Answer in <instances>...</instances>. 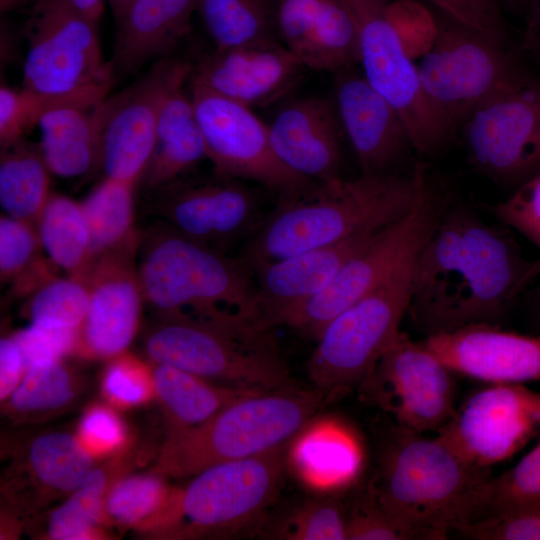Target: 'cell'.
<instances>
[{
    "instance_id": "obj_57",
    "label": "cell",
    "mask_w": 540,
    "mask_h": 540,
    "mask_svg": "<svg viewBox=\"0 0 540 540\" xmlns=\"http://www.w3.org/2000/svg\"><path fill=\"white\" fill-rule=\"evenodd\" d=\"M273 2H275L276 0H272Z\"/></svg>"
},
{
    "instance_id": "obj_4",
    "label": "cell",
    "mask_w": 540,
    "mask_h": 540,
    "mask_svg": "<svg viewBox=\"0 0 540 540\" xmlns=\"http://www.w3.org/2000/svg\"><path fill=\"white\" fill-rule=\"evenodd\" d=\"M137 274L160 318L215 319L237 313L260 322L254 273L233 258L158 226L140 241Z\"/></svg>"
},
{
    "instance_id": "obj_29",
    "label": "cell",
    "mask_w": 540,
    "mask_h": 540,
    "mask_svg": "<svg viewBox=\"0 0 540 540\" xmlns=\"http://www.w3.org/2000/svg\"><path fill=\"white\" fill-rule=\"evenodd\" d=\"M295 439L291 463L308 484L318 488L341 486L358 473L362 461L359 443L341 425L322 422L306 426Z\"/></svg>"
},
{
    "instance_id": "obj_42",
    "label": "cell",
    "mask_w": 540,
    "mask_h": 540,
    "mask_svg": "<svg viewBox=\"0 0 540 540\" xmlns=\"http://www.w3.org/2000/svg\"><path fill=\"white\" fill-rule=\"evenodd\" d=\"M346 521L336 501H309L294 511L277 535L290 540H345Z\"/></svg>"
},
{
    "instance_id": "obj_37",
    "label": "cell",
    "mask_w": 540,
    "mask_h": 540,
    "mask_svg": "<svg viewBox=\"0 0 540 540\" xmlns=\"http://www.w3.org/2000/svg\"><path fill=\"white\" fill-rule=\"evenodd\" d=\"M76 394V378L62 359L43 360L27 367L5 401L12 416H44L67 407Z\"/></svg>"
},
{
    "instance_id": "obj_46",
    "label": "cell",
    "mask_w": 540,
    "mask_h": 540,
    "mask_svg": "<svg viewBox=\"0 0 540 540\" xmlns=\"http://www.w3.org/2000/svg\"><path fill=\"white\" fill-rule=\"evenodd\" d=\"M77 437L93 457H98L124 448L126 428L113 409L95 405L81 418Z\"/></svg>"
},
{
    "instance_id": "obj_32",
    "label": "cell",
    "mask_w": 540,
    "mask_h": 540,
    "mask_svg": "<svg viewBox=\"0 0 540 540\" xmlns=\"http://www.w3.org/2000/svg\"><path fill=\"white\" fill-rule=\"evenodd\" d=\"M42 253L68 276L82 279L91 265V241L81 203L51 194L35 223Z\"/></svg>"
},
{
    "instance_id": "obj_39",
    "label": "cell",
    "mask_w": 540,
    "mask_h": 540,
    "mask_svg": "<svg viewBox=\"0 0 540 540\" xmlns=\"http://www.w3.org/2000/svg\"><path fill=\"white\" fill-rule=\"evenodd\" d=\"M88 306L89 288L84 280L53 276L31 294L27 314L31 324L80 330Z\"/></svg>"
},
{
    "instance_id": "obj_14",
    "label": "cell",
    "mask_w": 540,
    "mask_h": 540,
    "mask_svg": "<svg viewBox=\"0 0 540 540\" xmlns=\"http://www.w3.org/2000/svg\"><path fill=\"white\" fill-rule=\"evenodd\" d=\"M453 374L423 341L400 331L361 386L399 426L438 432L456 412Z\"/></svg>"
},
{
    "instance_id": "obj_41",
    "label": "cell",
    "mask_w": 540,
    "mask_h": 540,
    "mask_svg": "<svg viewBox=\"0 0 540 540\" xmlns=\"http://www.w3.org/2000/svg\"><path fill=\"white\" fill-rule=\"evenodd\" d=\"M538 508H540V443L515 466L492 478L482 518L509 510Z\"/></svg>"
},
{
    "instance_id": "obj_28",
    "label": "cell",
    "mask_w": 540,
    "mask_h": 540,
    "mask_svg": "<svg viewBox=\"0 0 540 540\" xmlns=\"http://www.w3.org/2000/svg\"><path fill=\"white\" fill-rule=\"evenodd\" d=\"M111 108L108 96L96 105H64L39 119V149L51 174L73 178L100 164L104 126Z\"/></svg>"
},
{
    "instance_id": "obj_20",
    "label": "cell",
    "mask_w": 540,
    "mask_h": 540,
    "mask_svg": "<svg viewBox=\"0 0 540 540\" xmlns=\"http://www.w3.org/2000/svg\"><path fill=\"white\" fill-rule=\"evenodd\" d=\"M305 67L279 40L215 49L193 66L190 81L247 107L288 94Z\"/></svg>"
},
{
    "instance_id": "obj_7",
    "label": "cell",
    "mask_w": 540,
    "mask_h": 540,
    "mask_svg": "<svg viewBox=\"0 0 540 540\" xmlns=\"http://www.w3.org/2000/svg\"><path fill=\"white\" fill-rule=\"evenodd\" d=\"M415 256L336 315L317 338L307 371L327 399L361 385L398 336L409 306Z\"/></svg>"
},
{
    "instance_id": "obj_43",
    "label": "cell",
    "mask_w": 540,
    "mask_h": 540,
    "mask_svg": "<svg viewBox=\"0 0 540 540\" xmlns=\"http://www.w3.org/2000/svg\"><path fill=\"white\" fill-rule=\"evenodd\" d=\"M102 390L115 405L138 406L155 394L152 369L124 352L112 358L107 366L102 379Z\"/></svg>"
},
{
    "instance_id": "obj_24",
    "label": "cell",
    "mask_w": 540,
    "mask_h": 540,
    "mask_svg": "<svg viewBox=\"0 0 540 540\" xmlns=\"http://www.w3.org/2000/svg\"><path fill=\"white\" fill-rule=\"evenodd\" d=\"M280 42L317 71L340 72L358 62L353 20L342 0H276Z\"/></svg>"
},
{
    "instance_id": "obj_23",
    "label": "cell",
    "mask_w": 540,
    "mask_h": 540,
    "mask_svg": "<svg viewBox=\"0 0 540 540\" xmlns=\"http://www.w3.org/2000/svg\"><path fill=\"white\" fill-rule=\"evenodd\" d=\"M272 149L292 172L313 182L340 177L344 132L334 99L308 96L285 104L268 124Z\"/></svg>"
},
{
    "instance_id": "obj_2",
    "label": "cell",
    "mask_w": 540,
    "mask_h": 540,
    "mask_svg": "<svg viewBox=\"0 0 540 540\" xmlns=\"http://www.w3.org/2000/svg\"><path fill=\"white\" fill-rule=\"evenodd\" d=\"M492 478L439 437L399 426L382 450L369 490L411 539L438 540L482 518Z\"/></svg>"
},
{
    "instance_id": "obj_55",
    "label": "cell",
    "mask_w": 540,
    "mask_h": 540,
    "mask_svg": "<svg viewBox=\"0 0 540 540\" xmlns=\"http://www.w3.org/2000/svg\"><path fill=\"white\" fill-rule=\"evenodd\" d=\"M526 0H505V5L510 9H518L524 6Z\"/></svg>"
},
{
    "instance_id": "obj_56",
    "label": "cell",
    "mask_w": 540,
    "mask_h": 540,
    "mask_svg": "<svg viewBox=\"0 0 540 540\" xmlns=\"http://www.w3.org/2000/svg\"><path fill=\"white\" fill-rule=\"evenodd\" d=\"M490 2H492L493 4L501 7L503 4H505V0H488Z\"/></svg>"
},
{
    "instance_id": "obj_50",
    "label": "cell",
    "mask_w": 540,
    "mask_h": 540,
    "mask_svg": "<svg viewBox=\"0 0 540 540\" xmlns=\"http://www.w3.org/2000/svg\"><path fill=\"white\" fill-rule=\"evenodd\" d=\"M195 120L191 92L176 89L164 102L157 123V142L165 140Z\"/></svg>"
},
{
    "instance_id": "obj_25",
    "label": "cell",
    "mask_w": 540,
    "mask_h": 540,
    "mask_svg": "<svg viewBox=\"0 0 540 540\" xmlns=\"http://www.w3.org/2000/svg\"><path fill=\"white\" fill-rule=\"evenodd\" d=\"M337 73L334 101L362 174L389 173L406 146L411 145L404 120L363 76L348 69Z\"/></svg>"
},
{
    "instance_id": "obj_9",
    "label": "cell",
    "mask_w": 540,
    "mask_h": 540,
    "mask_svg": "<svg viewBox=\"0 0 540 540\" xmlns=\"http://www.w3.org/2000/svg\"><path fill=\"white\" fill-rule=\"evenodd\" d=\"M417 70L427 100L452 130L525 76L502 43L444 16Z\"/></svg>"
},
{
    "instance_id": "obj_30",
    "label": "cell",
    "mask_w": 540,
    "mask_h": 540,
    "mask_svg": "<svg viewBox=\"0 0 540 540\" xmlns=\"http://www.w3.org/2000/svg\"><path fill=\"white\" fill-rule=\"evenodd\" d=\"M155 395L171 421V431L198 426L232 401L259 391L212 381L174 367L154 364Z\"/></svg>"
},
{
    "instance_id": "obj_13",
    "label": "cell",
    "mask_w": 540,
    "mask_h": 540,
    "mask_svg": "<svg viewBox=\"0 0 540 540\" xmlns=\"http://www.w3.org/2000/svg\"><path fill=\"white\" fill-rule=\"evenodd\" d=\"M190 84L195 120L216 174L257 182L279 199L296 196L313 183L281 163L272 149L268 125L252 108Z\"/></svg>"
},
{
    "instance_id": "obj_5",
    "label": "cell",
    "mask_w": 540,
    "mask_h": 540,
    "mask_svg": "<svg viewBox=\"0 0 540 540\" xmlns=\"http://www.w3.org/2000/svg\"><path fill=\"white\" fill-rule=\"evenodd\" d=\"M326 399L322 391L300 386L244 395L198 426L170 431L156 473L188 478L219 463L288 445Z\"/></svg>"
},
{
    "instance_id": "obj_36",
    "label": "cell",
    "mask_w": 540,
    "mask_h": 540,
    "mask_svg": "<svg viewBox=\"0 0 540 540\" xmlns=\"http://www.w3.org/2000/svg\"><path fill=\"white\" fill-rule=\"evenodd\" d=\"M158 473L120 477L110 487L104 514L126 527H159L168 516L174 490Z\"/></svg>"
},
{
    "instance_id": "obj_53",
    "label": "cell",
    "mask_w": 540,
    "mask_h": 540,
    "mask_svg": "<svg viewBox=\"0 0 540 540\" xmlns=\"http://www.w3.org/2000/svg\"><path fill=\"white\" fill-rule=\"evenodd\" d=\"M73 9L98 23L104 11L105 0H63Z\"/></svg>"
},
{
    "instance_id": "obj_34",
    "label": "cell",
    "mask_w": 540,
    "mask_h": 540,
    "mask_svg": "<svg viewBox=\"0 0 540 540\" xmlns=\"http://www.w3.org/2000/svg\"><path fill=\"white\" fill-rule=\"evenodd\" d=\"M50 174L39 147L22 139L1 149L0 205L4 215L35 226L52 194Z\"/></svg>"
},
{
    "instance_id": "obj_8",
    "label": "cell",
    "mask_w": 540,
    "mask_h": 540,
    "mask_svg": "<svg viewBox=\"0 0 540 540\" xmlns=\"http://www.w3.org/2000/svg\"><path fill=\"white\" fill-rule=\"evenodd\" d=\"M342 1L354 23L363 77L399 112L416 150L430 153L439 149L453 130L423 92L393 3Z\"/></svg>"
},
{
    "instance_id": "obj_54",
    "label": "cell",
    "mask_w": 540,
    "mask_h": 540,
    "mask_svg": "<svg viewBox=\"0 0 540 540\" xmlns=\"http://www.w3.org/2000/svg\"><path fill=\"white\" fill-rule=\"evenodd\" d=\"M105 1L108 2L112 10V13L115 17V20H117L122 15L124 10L127 8L131 0H105Z\"/></svg>"
},
{
    "instance_id": "obj_22",
    "label": "cell",
    "mask_w": 540,
    "mask_h": 540,
    "mask_svg": "<svg viewBox=\"0 0 540 540\" xmlns=\"http://www.w3.org/2000/svg\"><path fill=\"white\" fill-rule=\"evenodd\" d=\"M388 225L368 228L340 242L253 267L260 322L272 329L281 315L319 294Z\"/></svg>"
},
{
    "instance_id": "obj_31",
    "label": "cell",
    "mask_w": 540,
    "mask_h": 540,
    "mask_svg": "<svg viewBox=\"0 0 540 540\" xmlns=\"http://www.w3.org/2000/svg\"><path fill=\"white\" fill-rule=\"evenodd\" d=\"M135 186L105 177L81 202L90 232L91 263L139 248L141 239L134 228Z\"/></svg>"
},
{
    "instance_id": "obj_16",
    "label": "cell",
    "mask_w": 540,
    "mask_h": 540,
    "mask_svg": "<svg viewBox=\"0 0 540 540\" xmlns=\"http://www.w3.org/2000/svg\"><path fill=\"white\" fill-rule=\"evenodd\" d=\"M192 71L189 62L166 56L134 84L110 96L100 154L106 178L133 185L141 181L156 147L160 110L185 86Z\"/></svg>"
},
{
    "instance_id": "obj_21",
    "label": "cell",
    "mask_w": 540,
    "mask_h": 540,
    "mask_svg": "<svg viewBox=\"0 0 540 540\" xmlns=\"http://www.w3.org/2000/svg\"><path fill=\"white\" fill-rule=\"evenodd\" d=\"M422 341L455 373L492 384L540 380V336L478 324Z\"/></svg>"
},
{
    "instance_id": "obj_1",
    "label": "cell",
    "mask_w": 540,
    "mask_h": 540,
    "mask_svg": "<svg viewBox=\"0 0 540 540\" xmlns=\"http://www.w3.org/2000/svg\"><path fill=\"white\" fill-rule=\"evenodd\" d=\"M540 276L508 231L443 210L414 259L407 314L425 337L498 322Z\"/></svg>"
},
{
    "instance_id": "obj_6",
    "label": "cell",
    "mask_w": 540,
    "mask_h": 540,
    "mask_svg": "<svg viewBox=\"0 0 540 540\" xmlns=\"http://www.w3.org/2000/svg\"><path fill=\"white\" fill-rule=\"evenodd\" d=\"M270 330L240 314L160 318L147 333L145 352L154 364L226 386L259 391L297 387Z\"/></svg>"
},
{
    "instance_id": "obj_26",
    "label": "cell",
    "mask_w": 540,
    "mask_h": 540,
    "mask_svg": "<svg viewBox=\"0 0 540 540\" xmlns=\"http://www.w3.org/2000/svg\"><path fill=\"white\" fill-rule=\"evenodd\" d=\"M93 468L94 457L77 435L44 433L23 448L16 463V473H22L23 479L15 480L11 492L26 508L42 506L72 493Z\"/></svg>"
},
{
    "instance_id": "obj_19",
    "label": "cell",
    "mask_w": 540,
    "mask_h": 540,
    "mask_svg": "<svg viewBox=\"0 0 540 540\" xmlns=\"http://www.w3.org/2000/svg\"><path fill=\"white\" fill-rule=\"evenodd\" d=\"M136 253L99 258L82 278L89 288V306L79 331L81 356L112 359L134 340L145 303L133 261Z\"/></svg>"
},
{
    "instance_id": "obj_52",
    "label": "cell",
    "mask_w": 540,
    "mask_h": 540,
    "mask_svg": "<svg viewBox=\"0 0 540 540\" xmlns=\"http://www.w3.org/2000/svg\"><path fill=\"white\" fill-rule=\"evenodd\" d=\"M527 24L525 31V43L540 56V0H526Z\"/></svg>"
},
{
    "instance_id": "obj_49",
    "label": "cell",
    "mask_w": 540,
    "mask_h": 540,
    "mask_svg": "<svg viewBox=\"0 0 540 540\" xmlns=\"http://www.w3.org/2000/svg\"><path fill=\"white\" fill-rule=\"evenodd\" d=\"M347 540H408L410 535L379 506L371 491L357 503L346 521Z\"/></svg>"
},
{
    "instance_id": "obj_40",
    "label": "cell",
    "mask_w": 540,
    "mask_h": 540,
    "mask_svg": "<svg viewBox=\"0 0 540 540\" xmlns=\"http://www.w3.org/2000/svg\"><path fill=\"white\" fill-rule=\"evenodd\" d=\"M203 158H207L205 141L194 120L156 144L141 181L146 187L159 190L180 179Z\"/></svg>"
},
{
    "instance_id": "obj_44",
    "label": "cell",
    "mask_w": 540,
    "mask_h": 540,
    "mask_svg": "<svg viewBox=\"0 0 540 540\" xmlns=\"http://www.w3.org/2000/svg\"><path fill=\"white\" fill-rule=\"evenodd\" d=\"M497 219L540 250V171L506 200L493 207Z\"/></svg>"
},
{
    "instance_id": "obj_33",
    "label": "cell",
    "mask_w": 540,
    "mask_h": 540,
    "mask_svg": "<svg viewBox=\"0 0 540 540\" xmlns=\"http://www.w3.org/2000/svg\"><path fill=\"white\" fill-rule=\"evenodd\" d=\"M132 456L124 451L105 465L94 467L66 500L50 513L46 528L48 538L53 540L95 538L104 515L108 491L131 463Z\"/></svg>"
},
{
    "instance_id": "obj_47",
    "label": "cell",
    "mask_w": 540,
    "mask_h": 540,
    "mask_svg": "<svg viewBox=\"0 0 540 540\" xmlns=\"http://www.w3.org/2000/svg\"><path fill=\"white\" fill-rule=\"evenodd\" d=\"M79 331L30 324L13 337L17 341L26 366L43 360H60L77 353Z\"/></svg>"
},
{
    "instance_id": "obj_27",
    "label": "cell",
    "mask_w": 540,
    "mask_h": 540,
    "mask_svg": "<svg viewBox=\"0 0 540 540\" xmlns=\"http://www.w3.org/2000/svg\"><path fill=\"white\" fill-rule=\"evenodd\" d=\"M197 0H131L116 20L114 73L131 74L186 36Z\"/></svg>"
},
{
    "instance_id": "obj_48",
    "label": "cell",
    "mask_w": 540,
    "mask_h": 540,
    "mask_svg": "<svg viewBox=\"0 0 540 540\" xmlns=\"http://www.w3.org/2000/svg\"><path fill=\"white\" fill-rule=\"evenodd\" d=\"M447 19L503 43L501 9L488 0H426Z\"/></svg>"
},
{
    "instance_id": "obj_10",
    "label": "cell",
    "mask_w": 540,
    "mask_h": 540,
    "mask_svg": "<svg viewBox=\"0 0 540 540\" xmlns=\"http://www.w3.org/2000/svg\"><path fill=\"white\" fill-rule=\"evenodd\" d=\"M288 446L219 463L192 476L183 489L174 490L165 529L189 538L235 530L255 520L281 488Z\"/></svg>"
},
{
    "instance_id": "obj_3",
    "label": "cell",
    "mask_w": 540,
    "mask_h": 540,
    "mask_svg": "<svg viewBox=\"0 0 540 540\" xmlns=\"http://www.w3.org/2000/svg\"><path fill=\"white\" fill-rule=\"evenodd\" d=\"M427 182L424 170L416 168L408 176L361 174L312 183L296 196L279 199L241 257L253 268L391 224L411 210Z\"/></svg>"
},
{
    "instance_id": "obj_15",
    "label": "cell",
    "mask_w": 540,
    "mask_h": 540,
    "mask_svg": "<svg viewBox=\"0 0 540 540\" xmlns=\"http://www.w3.org/2000/svg\"><path fill=\"white\" fill-rule=\"evenodd\" d=\"M463 124L469 156L486 176L511 183L540 171V84L524 76Z\"/></svg>"
},
{
    "instance_id": "obj_38",
    "label": "cell",
    "mask_w": 540,
    "mask_h": 540,
    "mask_svg": "<svg viewBox=\"0 0 540 540\" xmlns=\"http://www.w3.org/2000/svg\"><path fill=\"white\" fill-rule=\"evenodd\" d=\"M35 226L2 214L0 217L1 281L14 282L18 291L38 286L52 273L49 260L41 257Z\"/></svg>"
},
{
    "instance_id": "obj_12",
    "label": "cell",
    "mask_w": 540,
    "mask_h": 540,
    "mask_svg": "<svg viewBox=\"0 0 540 540\" xmlns=\"http://www.w3.org/2000/svg\"><path fill=\"white\" fill-rule=\"evenodd\" d=\"M23 89L63 95L112 84L113 65L103 59L97 26L63 0H32Z\"/></svg>"
},
{
    "instance_id": "obj_45",
    "label": "cell",
    "mask_w": 540,
    "mask_h": 540,
    "mask_svg": "<svg viewBox=\"0 0 540 540\" xmlns=\"http://www.w3.org/2000/svg\"><path fill=\"white\" fill-rule=\"evenodd\" d=\"M459 535L475 540H540V508L488 515Z\"/></svg>"
},
{
    "instance_id": "obj_17",
    "label": "cell",
    "mask_w": 540,
    "mask_h": 540,
    "mask_svg": "<svg viewBox=\"0 0 540 540\" xmlns=\"http://www.w3.org/2000/svg\"><path fill=\"white\" fill-rule=\"evenodd\" d=\"M540 424V392L518 383L492 384L473 394L438 431L461 459L489 469L509 458Z\"/></svg>"
},
{
    "instance_id": "obj_51",
    "label": "cell",
    "mask_w": 540,
    "mask_h": 540,
    "mask_svg": "<svg viewBox=\"0 0 540 540\" xmlns=\"http://www.w3.org/2000/svg\"><path fill=\"white\" fill-rule=\"evenodd\" d=\"M27 369L22 351L13 337L0 341V399L5 401L20 383Z\"/></svg>"
},
{
    "instance_id": "obj_35",
    "label": "cell",
    "mask_w": 540,
    "mask_h": 540,
    "mask_svg": "<svg viewBox=\"0 0 540 540\" xmlns=\"http://www.w3.org/2000/svg\"><path fill=\"white\" fill-rule=\"evenodd\" d=\"M196 12L217 50L279 40L272 0H197Z\"/></svg>"
},
{
    "instance_id": "obj_11",
    "label": "cell",
    "mask_w": 540,
    "mask_h": 540,
    "mask_svg": "<svg viewBox=\"0 0 540 540\" xmlns=\"http://www.w3.org/2000/svg\"><path fill=\"white\" fill-rule=\"evenodd\" d=\"M442 211L427 182L409 212L360 249L319 294L281 315L276 326H289L317 339L336 315L417 254Z\"/></svg>"
},
{
    "instance_id": "obj_18",
    "label": "cell",
    "mask_w": 540,
    "mask_h": 540,
    "mask_svg": "<svg viewBox=\"0 0 540 540\" xmlns=\"http://www.w3.org/2000/svg\"><path fill=\"white\" fill-rule=\"evenodd\" d=\"M157 213L187 238L228 254L261 224L259 201L242 180L216 174L180 181L159 189Z\"/></svg>"
}]
</instances>
